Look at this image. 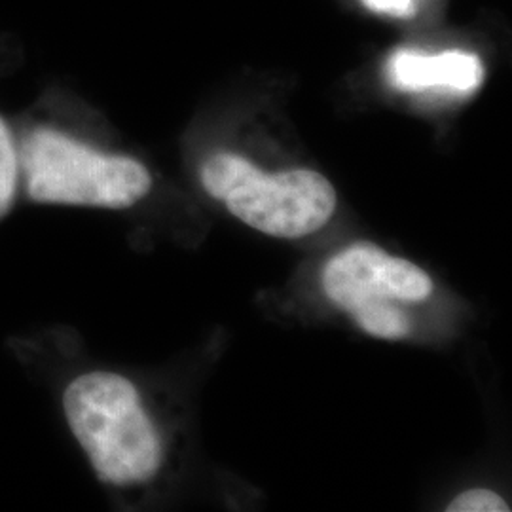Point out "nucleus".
Masks as SVG:
<instances>
[{"instance_id":"nucleus-1","label":"nucleus","mask_w":512,"mask_h":512,"mask_svg":"<svg viewBox=\"0 0 512 512\" xmlns=\"http://www.w3.org/2000/svg\"><path fill=\"white\" fill-rule=\"evenodd\" d=\"M65 416L97 476L114 486L147 482L162 465V439L135 385L112 372L76 378L63 395Z\"/></svg>"},{"instance_id":"nucleus-2","label":"nucleus","mask_w":512,"mask_h":512,"mask_svg":"<svg viewBox=\"0 0 512 512\" xmlns=\"http://www.w3.org/2000/svg\"><path fill=\"white\" fill-rule=\"evenodd\" d=\"M19 167L37 203L128 209L152 188L141 162L99 152L52 128H35L23 137Z\"/></svg>"},{"instance_id":"nucleus-3","label":"nucleus","mask_w":512,"mask_h":512,"mask_svg":"<svg viewBox=\"0 0 512 512\" xmlns=\"http://www.w3.org/2000/svg\"><path fill=\"white\" fill-rule=\"evenodd\" d=\"M205 192L236 219L274 238H304L329 222L334 186L313 169L266 175L238 154L219 152L202 167Z\"/></svg>"},{"instance_id":"nucleus-4","label":"nucleus","mask_w":512,"mask_h":512,"mask_svg":"<svg viewBox=\"0 0 512 512\" xmlns=\"http://www.w3.org/2000/svg\"><path fill=\"white\" fill-rule=\"evenodd\" d=\"M323 289L365 332L399 340L410 332V319L393 302L427 300L433 293V281L414 262L359 241L325 266Z\"/></svg>"},{"instance_id":"nucleus-5","label":"nucleus","mask_w":512,"mask_h":512,"mask_svg":"<svg viewBox=\"0 0 512 512\" xmlns=\"http://www.w3.org/2000/svg\"><path fill=\"white\" fill-rule=\"evenodd\" d=\"M387 73L393 86L406 92L437 88L471 92L482 80V65L478 57L463 52L421 55L403 50L391 57Z\"/></svg>"},{"instance_id":"nucleus-6","label":"nucleus","mask_w":512,"mask_h":512,"mask_svg":"<svg viewBox=\"0 0 512 512\" xmlns=\"http://www.w3.org/2000/svg\"><path fill=\"white\" fill-rule=\"evenodd\" d=\"M19 177V148L8 124L0 116V220L10 213L16 202Z\"/></svg>"},{"instance_id":"nucleus-7","label":"nucleus","mask_w":512,"mask_h":512,"mask_svg":"<svg viewBox=\"0 0 512 512\" xmlns=\"http://www.w3.org/2000/svg\"><path fill=\"white\" fill-rule=\"evenodd\" d=\"M448 512H509V505L503 497L484 488H476L459 494L450 505Z\"/></svg>"},{"instance_id":"nucleus-8","label":"nucleus","mask_w":512,"mask_h":512,"mask_svg":"<svg viewBox=\"0 0 512 512\" xmlns=\"http://www.w3.org/2000/svg\"><path fill=\"white\" fill-rule=\"evenodd\" d=\"M365 4L376 12H387L397 16H406L412 12V0H365Z\"/></svg>"}]
</instances>
